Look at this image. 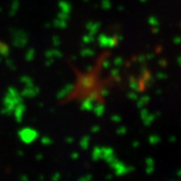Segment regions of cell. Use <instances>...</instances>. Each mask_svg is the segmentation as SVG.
<instances>
[{
	"mask_svg": "<svg viewBox=\"0 0 181 181\" xmlns=\"http://www.w3.org/2000/svg\"><path fill=\"white\" fill-rule=\"evenodd\" d=\"M18 7H19V2L17 0H14L11 4V9H10V15H14L15 12L17 11Z\"/></svg>",
	"mask_w": 181,
	"mask_h": 181,
	"instance_id": "6",
	"label": "cell"
},
{
	"mask_svg": "<svg viewBox=\"0 0 181 181\" xmlns=\"http://www.w3.org/2000/svg\"><path fill=\"white\" fill-rule=\"evenodd\" d=\"M84 108L88 109V110H92L93 105H92V103H90V100L85 101V103H84Z\"/></svg>",
	"mask_w": 181,
	"mask_h": 181,
	"instance_id": "11",
	"label": "cell"
},
{
	"mask_svg": "<svg viewBox=\"0 0 181 181\" xmlns=\"http://www.w3.org/2000/svg\"><path fill=\"white\" fill-rule=\"evenodd\" d=\"M85 1H89V0H85Z\"/></svg>",
	"mask_w": 181,
	"mask_h": 181,
	"instance_id": "15",
	"label": "cell"
},
{
	"mask_svg": "<svg viewBox=\"0 0 181 181\" xmlns=\"http://www.w3.org/2000/svg\"><path fill=\"white\" fill-rule=\"evenodd\" d=\"M72 88H74V87H72V85H67V86H66L63 90H60V92L59 93V98L66 97L67 94L72 90Z\"/></svg>",
	"mask_w": 181,
	"mask_h": 181,
	"instance_id": "2",
	"label": "cell"
},
{
	"mask_svg": "<svg viewBox=\"0 0 181 181\" xmlns=\"http://www.w3.org/2000/svg\"><path fill=\"white\" fill-rule=\"evenodd\" d=\"M6 63H7V64H8V66H9L10 67H11V68L13 67V70H14V68H15V67H14V66H13V64H13V61H10V60H7V61H6Z\"/></svg>",
	"mask_w": 181,
	"mask_h": 181,
	"instance_id": "13",
	"label": "cell"
},
{
	"mask_svg": "<svg viewBox=\"0 0 181 181\" xmlns=\"http://www.w3.org/2000/svg\"><path fill=\"white\" fill-rule=\"evenodd\" d=\"M20 81L23 83V84H25L27 87L28 86H32V81H31V79L30 78H28L26 77V75H24V77H22L20 79Z\"/></svg>",
	"mask_w": 181,
	"mask_h": 181,
	"instance_id": "9",
	"label": "cell"
},
{
	"mask_svg": "<svg viewBox=\"0 0 181 181\" xmlns=\"http://www.w3.org/2000/svg\"><path fill=\"white\" fill-rule=\"evenodd\" d=\"M53 25L56 27H60V28H64L67 26V22L66 20L64 19H60V18H57V19H56L53 21Z\"/></svg>",
	"mask_w": 181,
	"mask_h": 181,
	"instance_id": "5",
	"label": "cell"
},
{
	"mask_svg": "<svg viewBox=\"0 0 181 181\" xmlns=\"http://www.w3.org/2000/svg\"><path fill=\"white\" fill-rule=\"evenodd\" d=\"M60 7L61 8V10H63V12H66V13H68L71 10V4L67 1H60Z\"/></svg>",
	"mask_w": 181,
	"mask_h": 181,
	"instance_id": "4",
	"label": "cell"
},
{
	"mask_svg": "<svg viewBox=\"0 0 181 181\" xmlns=\"http://www.w3.org/2000/svg\"><path fill=\"white\" fill-rule=\"evenodd\" d=\"M100 25H101L100 23H88L87 24V29L90 31V35H94L97 33L98 30H99Z\"/></svg>",
	"mask_w": 181,
	"mask_h": 181,
	"instance_id": "1",
	"label": "cell"
},
{
	"mask_svg": "<svg viewBox=\"0 0 181 181\" xmlns=\"http://www.w3.org/2000/svg\"><path fill=\"white\" fill-rule=\"evenodd\" d=\"M83 41L86 42V43H90V42H93L94 41V36L93 35H85L84 37H83Z\"/></svg>",
	"mask_w": 181,
	"mask_h": 181,
	"instance_id": "10",
	"label": "cell"
},
{
	"mask_svg": "<svg viewBox=\"0 0 181 181\" xmlns=\"http://www.w3.org/2000/svg\"><path fill=\"white\" fill-rule=\"evenodd\" d=\"M94 53L95 52H94L90 48H85L81 52V54L83 56H94Z\"/></svg>",
	"mask_w": 181,
	"mask_h": 181,
	"instance_id": "7",
	"label": "cell"
},
{
	"mask_svg": "<svg viewBox=\"0 0 181 181\" xmlns=\"http://www.w3.org/2000/svg\"><path fill=\"white\" fill-rule=\"evenodd\" d=\"M0 54H1V56H7L9 54L8 46H7L5 43H3L1 41H0Z\"/></svg>",
	"mask_w": 181,
	"mask_h": 181,
	"instance_id": "3",
	"label": "cell"
},
{
	"mask_svg": "<svg viewBox=\"0 0 181 181\" xmlns=\"http://www.w3.org/2000/svg\"><path fill=\"white\" fill-rule=\"evenodd\" d=\"M34 53H35V52H34V49L33 48H30V49H28V52H26V60H32V59H33V56H34Z\"/></svg>",
	"mask_w": 181,
	"mask_h": 181,
	"instance_id": "8",
	"label": "cell"
},
{
	"mask_svg": "<svg viewBox=\"0 0 181 181\" xmlns=\"http://www.w3.org/2000/svg\"></svg>",
	"mask_w": 181,
	"mask_h": 181,
	"instance_id": "16",
	"label": "cell"
},
{
	"mask_svg": "<svg viewBox=\"0 0 181 181\" xmlns=\"http://www.w3.org/2000/svg\"><path fill=\"white\" fill-rule=\"evenodd\" d=\"M52 42H53L54 46H59L60 44V38L57 37V36H53V37H52Z\"/></svg>",
	"mask_w": 181,
	"mask_h": 181,
	"instance_id": "12",
	"label": "cell"
},
{
	"mask_svg": "<svg viewBox=\"0 0 181 181\" xmlns=\"http://www.w3.org/2000/svg\"><path fill=\"white\" fill-rule=\"evenodd\" d=\"M110 67V61H105V63H104V67L105 68H107V67Z\"/></svg>",
	"mask_w": 181,
	"mask_h": 181,
	"instance_id": "14",
	"label": "cell"
}]
</instances>
